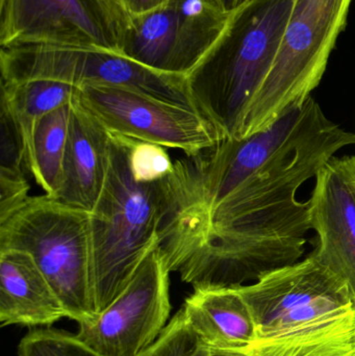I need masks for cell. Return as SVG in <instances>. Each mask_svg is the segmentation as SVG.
Listing matches in <instances>:
<instances>
[{"instance_id": "obj_1", "label": "cell", "mask_w": 355, "mask_h": 356, "mask_svg": "<svg viewBox=\"0 0 355 356\" xmlns=\"http://www.w3.org/2000/svg\"><path fill=\"white\" fill-rule=\"evenodd\" d=\"M355 144L310 96L291 135L227 195L185 240L164 249L171 272L194 289L235 288L299 261L312 229L310 203L296 192Z\"/></svg>"}, {"instance_id": "obj_2", "label": "cell", "mask_w": 355, "mask_h": 356, "mask_svg": "<svg viewBox=\"0 0 355 356\" xmlns=\"http://www.w3.org/2000/svg\"><path fill=\"white\" fill-rule=\"evenodd\" d=\"M236 288L258 330L250 355L355 356V302L313 253Z\"/></svg>"}, {"instance_id": "obj_3", "label": "cell", "mask_w": 355, "mask_h": 356, "mask_svg": "<svg viewBox=\"0 0 355 356\" xmlns=\"http://www.w3.org/2000/svg\"><path fill=\"white\" fill-rule=\"evenodd\" d=\"M110 134L108 175L90 211L96 315L124 291L150 251L162 244L165 227L177 209L174 171L156 181L138 179L131 165L133 139Z\"/></svg>"}, {"instance_id": "obj_4", "label": "cell", "mask_w": 355, "mask_h": 356, "mask_svg": "<svg viewBox=\"0 0 355 356\" xmlns=\"http://www.w3.org/2000/svg\"><path fill=\"white\" fill-rule=\"evenodd\" d=\"M295 0H244L185 76L196 111L223 140L239 139L254 96L270 72Z\"/></svg>"}, {"instance_id": "obj_5", "label": "cell", "mask_w": 355, "mask_h": 356, "mask_svg": "<svg viewBox=\"0 0 355 356\" xmlns=\"http://www.w3.org/2000/svg\"><path fill=\"white\" fill-rule=\"evenodd\" d=\"M28 253L77 323L96 316L92 300L90 211L48 195L31 196L0 223V250Z\"/></svg>"}, {"instance_id": "obj_6", "label": "cell", "mask_w": 355, "mask_h": 356, "mask_svg": "<svg viewBox=\"0 0 355 356\" xmlns=\"http://www.w3.org/2000/svg\"><path fill=\"white\" fill-rule=\"evenodd\" d=\"M354 0H295L268 76L252 98L239 139L264 131L318 87Z\"/></svg>"}, {"instance_id": "obj_7", "label": "cell", "mask_w": 355, "mask_h": 356, "mask_svg": "<svg viewBox=\"0 0 355 356\" xmlns=\"http://www.w3.org/2000/svg\"><path fill=\"white\" fill-rule=\"evenodd\" d=\"M0 70L3 81L52 79L75 87L123 88L196 111L185 76L158 72L102 48L53 45L1 48Z\"/></svg>"}, {"instance_id": "obj_8", "label": "cell", "mask_w": 355, "mask_h": 356, "mask_svg": "<svg viewBox=\"0 0 355 356\" xmlns=\"http://www.w3.org/2000/svg\"><path fill=\"white\" fill-rule=\"evenodd\" d=\"M0 45L96 47L120 54L129 16L117 0H0Z\"/></svg>"}, {"instance_id": "obj_9", "label": "cell", "mask_w": 355, "mask_h": 356, "mask_svg": "<svg viewBox=\"0 0 355 356\" xmlns=\"http://www.w3.org/2000/svg\"><path fill=\"white\" fill-rule=\"evenodd\" d=\"M75 100L110 133L195 156L222 141L201 114L146 94L108 86L77 87Z\"/></svg>"}, {"instance_id": "obj_10", "label": "cell", "mask_w": 355, "mask_h": 356, "mask_svg": "<svg viewBox=\"0 0 355 356\" xmlns=\"http://www.w3.org/2000/svg\"><path fill=\"white\" fill-rule=\"evenodd\" d=\"M229 15L216 0H170L131 15L121 54L158 72L187 76L218 39Z\"/></svg>"}, {"instance_id": "obj_11", "label": "cell", "mask_w": 355, "mask_h": 356, "mask_svg": "<svg viewBox=\"0 0 355 356\" xmlns=\"http://www.w3.org/2000/svg\"><path fill=\"white\" fill-rule=\"evenodd\" d=\"M170 273L158 245L104 312L79 323L77 339L101 356H139L147 350L168 324Z\"/></svg>"}, {"instance_id": "obj_12", "label": "cell", "mask_w": 355, "mask_h": 356, "mask_svg": "<svg viewBox=\"0 0 355 356\" xmlns=\"http://www.w3.org/2000/svg\"><path fill=\"white\" fill-rule=\"evenodd\" d=\"M313 254L339 278L355 302V156L331 158L317 173L310 200Z\"/></svg>"}, {"instance_id": "obj_13", "label": "cell", "mask_w": 355, "mask_h": 356, "mask_svg": "<svg viewBox=\"0 0 355 356\" xmlns=\"http://www.w3.org/2000/svg\"><path fill=\"white\" fill-rule=\"evenodd\" d=\"M110 158V131L81 108L74 97L71 104L62 184L52 198L91 211L104 188Z\"/></svg>"}, {"instance_id": "obj_14", "label": "cell", "mask_w": 355, "mask_h": 356, "mask_svg": "<svg viewBox=\"0 0 355 356\" xmlns=\"http://www.w3.org/2000/svg\"><path fill=\"white\" fill-rule=\"evenodd\" d=\"M63 318L68 314L33 257L24 251L1 249V325L50 327Z\"/></svg>"}, {"instance_id": "obj_15", "label": "cell", "mask_w": 355, "mask_h": 356, "mask_svg": "<svg viewBox=\"0 0 355 356\" xmlns=\"http://www.w3.org/2000/svg\"><path fill=\"white\" fill-rule=\"evenodd\" d=\"M181 309L210 349L247 353L258 338L251 309L236 286L194 289Z\"/></svg>"}, {"instance_id": "obj_16", "label": "cell", "mask_w": 355, "mask_h": 356, "mask_svg": "<svg viewBox=\"0 0 355 356\" xmlns=\"http://www.w3.org/2000/svg\"><path fill=\"white\" fill-rule=\"evenodd\" d=\"M77 87L52 79L1 81V104L8 108L28 156L38 122L56 108L70 104Z\"/></svg>"}, {"instance_id": "obj_17", "label": "cell", "mask_w": 355, "mask_h": 356, "mask_svg": "<svg viewBox=\"0 0 355 356\" xmlns=\"http://www.w3.org/2000/svg\"><path fill=\"white\" fill-rule=\"evenodd\" d=\"M71 104L56 108L38 122L27 156L29 172L50 197L62 184Z\"/></svg>"}, {"instance_id": "obj_18", "label": "cell", "mask_w": 355, "mask_h": 356, "mask_svg": "<svg viewBox=\"0 0 355 356\" xmlns=\"http://www.w3.org/2000/svg\"><path fill=\"white\" fill-rule=\"evenodd\" d=\"M18 356H101L70 334L58 328L29 330L18 345Z\"/></svg>"}, {"instance_id": "obj_19", "label": "cell", "mask_w": 355, "mask_h": 356, "mask_svg": "<svg viewBox=\"0 0 355 356\" xmlns=\"http://www.w3.org/2000/svg\"><path fill=\"white\" fill-rule=\"evenodd\" d=\"M210 353L212 349L188 323L181 309L158 340L139 356H210Z\"/></svg>"}, {"instance_id": "obj_20", "label": "cell", "mask_w": 355, "mask_h": 356, "mask_svg": "<svg viewBox=\"0 0 355 356\" xmlns=\"http://www.w3.org/2000/svg\"><path fill=\"white\" fill-rule=\"evenodd\" d=\"M133 175L143 181H156L172 175L175 162L167 154L166 148L156 144L133 140L131 152Z\"/></svg>"}, {"instance_id": "obj_21", "label": "cell", "mask_w": 355, "mask_h": 356, "mask_svg": "<svg viewBox=\"0 0 355 356\" xmlns=\"http://www.w3.org/2000/svg\"><path fill=\"white\" fill-rule=\"evenodd\" d=\"M0 171L25 173V169L28 170V167L24 143L18 127L3 104H0Z\"/></svg>"}, {"instance_id": "obj_22", "label": "cell", "mask_w": 355, "mask_h": 356, "mask_svg": "<svg viewBox=\"0 0 355 356\" xmlns=\"http://www.w3.org/2000/svg\"><path fill=\"white\" fill-rule=\"evenodd\" d=\"M24 173L0 171V223L12 217L31 196Z\"/></svg>"}, {"instance_id": "obj_23", "label": "cell", "mask_w": 355, "mask_h": 356, "mask_svg": "<svg viewBox=\"0 0 355 356\" xmlns=\"http://www.w3.org/2000/svg\"><path fill=\"white\" fill-rule=\"evenodd\" d=\"M129 15H141L162 8L170 0H117Z\"/></svg>"}, {"instance_id": "obj_24", "label": "cell", "mask_w": 355, "mask_h": 356, "mask_svg": "<svg viewBox=\"0 0 355 356\" xmlns=\"http://www.w3.org/2000/svg\"><path fill=\"white\" fill-rule=\"evenodd\" d=\"M243 1L244 0H216L219 6L226 13L233 12V10L237 8Z\"/></svg>"}, {"instance_id": "obj_25", "label": "cell", "mask_w": 355, "mask_h": 356, "mask_svg": "<svg viewBox=\"0 0 355 356\" xmlns=\"http://www.w3.org/2000/svg\"><path fill=\"white\" fill-rule=\"evenodd\" d=\"M210 356H251L246 351L216 350L212 349Z\"/></svg>"}]
</instances>
